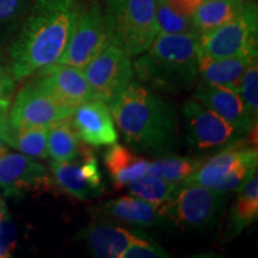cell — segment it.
<instances>
[{"label": "cell", "instance_id": "5", "mask_svg": "<svg viewBox=\"0 0 258 258\" xmlns=\"http://www.w3.org/2000/svg\"><path fill=\"white\" fill-rule=\"evenodd\" d=\"M230 194L199 184H179L163 205L167 226L205 231L218 225Z\"/></svg>", "mask_w": 258, "mask_h": 258}, {"label": "cell", "instance_id": "4", "mask_svg": "<svg viewBox=\"0 0 258 258\" xmlns=\"http://www.w3.org/2000/svg\"><path fill=\"white\" fill-rule=\"evenodd\" d=\"M157 0H106L105 22L110 43L129 57L150 48L158 34Z\"/></svg>", "mask_w": 258, "mask_h": 258}, {"label": "cell", "instance_id": "34", "mask_svg": "<svg viewBox=\"0 0 258 258\" xmlns=\"http://www.w3.org/2000/svg\"><path fill=\"white\" fill-rule=\"evenodd\" d=\"M8 218H9L8 209H6V207H5L4 200H3L2 196H0V224H2V222Z\"/></svg>", "mask_w": 258, "mask_h": 258}, {"label": "cell", "instance_id": "27", "mask_svg": "<svg viewBox=\"0 0 258 258\" xmlns=\"http://www.w3.org/2000/svg\"><path fill=\"white\" fill-rule=\"evenodd\" d=\"M34 0H0V42L11 40Z\"/></svg>", "mask_w": 258, "mask_h": 258}, {"label": "cell", "instance_id": "24", "mask_svg": "<svg viewBox=\"0 0 258 258\" xmlns=\"http://www.w3.org/2000/svg\"><path fill=\"white\" fill-rule=\"evenodd\" d=\"M70 118L56 121L48 127V156L61 163L74 159L85 147Z\"/></svg>", "mask_w": 258, "mask_h": 258}, {"label": "cell", "instance_id": "9", "mask_svg": "<svg viewBox=\"0 0 258 258\" xmlns=\"http://www.w3.org/2000/svg\"><path fill=\"white\" fill-rule=\"evenodd\" d=\"M82 71L95 98L105 103L112 101L134 80L131 57L111 43Z\"/></svg>", "mask_w": 258, "mask_h": 258}, {"label": "cell", "instance_id": "29", "mask_svg": "<svg viewBox=\"0 0 258 258\" xmlns=\"http://www.w3.org/2000/svg\"><path fill=\"white\" fill-rule=\"evenodd\" d=\"M239 95L252 120L258 118V64L257 60L247 67L240 84Z\"/></svg>", "mask_w": 258, "mask_h": 258}, {"label": "cell", "instance_id": "2", "mask_svg": "<svg viewBox=\"0 0 258 258\" xmlns=\"http://www.w3.org/2000/svg\"><path fill=\"white\" fill-rule=\"evenodd\" d=\"M112 118L135 152L170 154L177 143L178 116L171 103L144 84L132 82L109 102Z\"/></svg>", "mask_w": 258, "mask_h": 258}, {"label": "cell", "instance_id": "30", "mask_svg": "<svg viewBox=\"0 0 258 258\" xmlns=\"http://www.w3.org/2000/svg\"><path fill=\"white\" fill-rule=\"evenodd\" d=\"M169 257L167 251L145 237L143 233H139L133 240L129 243L127 249L122 253V258H166Z\"/></svg>", "mask_w": 258, "mask_h": 258}, {"label": "cell", "instance_id": "15", "mask_svg": "<svg viewBox=\"0 0 258 258\" xmlns=\"http://www.w3.org/2000/svg\"><path fill=\"white\" fill-rule=\"evenodd\" d=\"M72 116V123L83 143L95 147L117 143L118 134L114 118L105 102L92 99L83 103Z\"/></svg>", "mask_w": 258, "mask_h": 258}, {"label": "cell", "instance_id": "3", "mask_svg": "<svg viewBox=\"0 0 258 258\" xmlns=\"http://www.w3.org/2000/svg\"><path fill=\"white\" fill-rule=\"evenodd\" d=\"M199 44L198 34L158 32L150 48L133 62L134 74L154 89L188 90L199 76Z\"/></svg>", "mask_w": 258, "mask_h": 258}, {"label": "cell", "instance_id": "17", "mask_svg": "<svg viewBox=\"0 0 258 258\" xmlns=\"http://www.w3.org/2000/svg\"><path fill=\"white\" fill-rule=\"evenodd\" d=\"M138 234L117 222L97 215L83 231L89 250L99 258H122V253Z\"/></svg>", "mask_w": 258, "mask_h": 258}, {"label": "cell", "instance_id": "26", "mask_svg": "<svg viewBox=\"0 0 258 258\" xmlns=\"http://www.w3.org/2000/svg\"><path fill=\"white\" fill-rule=\"evenodd\" d=\"M125 186L131 195L153 205H164L173 195L178 184L152 175H145L132 180Z\"/></svg>", "mask_w": 258, "mask_h": 258}, {"label": "cell", "instance_id": "19", "mask_svg": "<svg viewBox=\"0 0 258 258\" xmlns=\"http://www.w3.org/2000/svg\"><path fill=\"white\" fill-rule=\"evenodd\" d=\"M257 60L256 55H240L225 57V59H212L200 53L199 74L206 83L215 84L231 89L232 91H240V84L247 67Z\"/></svg>", "mask_w": 258, "mask_h": 258}, {"label": "cell", "instance_id": "18", "mask_svg": "<svg viewBox=\"0 0 258 258\" xmlns=\"http://www.w3.org/2000/svg\"><path fill=\"white\" fill-rule=\"evenodd\" d=\"M251 148L253 146H247L243 140L239 144L219 151L211 159L203 161L202 165L182 184H199L218 189L237 164L250 152Z\"/></svg>", "mask_w": 258, "mask_h": 258}, {"label": "cell", "instance_id": "16", "mask_svg": "<svg viewBox=\"0 0 258 258\" xmlns=\"http://www.w3.org/2000/svg\"><path fill=\"white\" fill-rule=\"evenodd\" d=\"M95 215L135 227L167 226L163 205H153L137 196H123L103 202L96 208Z\"/></svg>", "mask_w": 258, "mask_h": 258}, {"label": "cell", "instance_id": "35", "mask_svg": "<svg viewBox=\"0 0 258 258\" xmlns=\"http://www.w3.org/2000/svg\"><path fill=\"white\" fill-rule=\"evenodd\" d=\"M6 144L4 143V141H3V139H2V137H0V154H3L4 152H6Z\"/></svg>", "mask_w": 258, "mask_h": 258}, {"label": "cell", "instance_id": "25", "mask_svg": "<svg viewBox=\"0 0 258 258\" xmlns=\"http://www.w3.org/2000/svg\"><path fill=\"white\" fill-rule=\"evenodd\" d=\"M205 159L165 154L160 159L148 163L147 175H152L175 184H182L202 165Z\"/></svg>", "mask_w": 258, "mask_h": 258}, {"label": "cell", "instance_id": "11", "mask_svg": "<svg viewBox=\"0 0 258 258\" xmlns=\"http://www.w3.org/2000/svg\"><path fill=\"white\" fill-rule=\"evenodd\" d=\"M50 169L55 184L74 199L86 201L104 192L98 160L88 147L70 161H51Z\"/></svg>", "mask_w": 258, "mask_h": 258}, {"label": "cell", "instance_id": "28", "mask_svg": "<svg viewBox=\"0 0 258 258\" xmlns=\"http://www.w3.org/2000/svg\"><path fill=\"white\" fill-rule=\"evenodd\" d=\"M156 22L158 32L164 34H196L192 18L185 17L169 8L164 0L156 3Z\"/></svg>", "mask_w": 258, "mask_h": 258}, {"label": "cell", "instance_id": "21", "mask_svg": "<svg viewBox=\"0 0 258 258\" xmlns=\"http://www.w3.org/2000/svg\"><path fill=\"white\" fill-rule=\"evenodd\" d=\"M148 163L131 148L112 144L104 153V165L117 189L124 188L132 180L147 175Z\"/></svg>", "mask_w": 258, "mask_h": 258}, {"label": "cell", "instance_id": "20", "mask_svg": "<svg viewBox=\"0 0 258 258\" xmlns=\"http://www.w3.org/2000/svg\"><path fill=\"white\" fill-rule=\"evenodd\" d=\"M9 108L0 109V137L3 141L25 156L46 159L48 127H16L8 118Z\"/></svg>", "mask_w": 258, "mask_h": 258}, {"label": "cell", "instance_id": "12", "mask_svg": "<svg viewBox=\"0 0 258 258\" xmlns=\"http://www.w3.org/2000/svg\"><path fill=\"white\" fill-rule=\"evenodd\" d=\"M54 179L46 167L23 153L0 154V190L8 198L51 191Z\"/></svg>", "mask_w": 258, "mask_h": 258}, {"label": "cell", "instance_id": "14", "mask_svg": "<svg viewBox=\"0 0 258 258\" xmlns=\"http://www.w3.org/2000/svg\"><path fill=\"white\" fill-rule=\"evenodd\" d=\"M192 99L230 122L245 135L256 127L257 122L250 116L243 98L239 93L232 91L231 89L202 80L196 86Z\"/></svg>", "mask_w": 258, "mask_h": 258}, {"label": "cell", "instance_id": "33", "mask_svg": "<svg viewBox=\"0 0 258 258\" xmlns=\"http://www.w3.org/2000/svg\"><path fill=\"white\" fill-rule=\"evenodd\" d=\"M177 14L192 18L194 12L203 0H164Z\"/></svg>", "mask_w": 258, "mask_h": 258}, {"label": "cell", "instance_id": "7", "mask_svg": "<svg viewBox=\"0 0 258 258\" xmlns=\"http://www.w3.org/2000/svg\"><path fill=\"white\" fill-rule=\"evenodd\" d=\"M182 111L185 121V140L190 150L199 153L219 152L241 143L246 137L233 124L195 99L186 101Z\"/></svg>", "mask_w": 258, "mask_h": 258}, {"label": "cell", "instance_id": "31", "mask_svg": "<svg viewBox=\"0 0 258 258\" xmlns=\"http://www.w3.org/2000/svg\"><path fill=\"white\" fill-rule=\"evenodd\" d=\"M16 82L17 80L15 79L10 67L0 66V109L6 108L11 104Z\"/></svg>", "mask_w": 258, "mask_h": 258}, {"label": "cell", "instance_id": "8", "mask_svg": "<svg viewBox=\"0 0 258 258\" xmlns=\"http://www.w3.org/2000/svg\"><path fill=\"white\" fill-rule=\"evenodd\" d=\"M110 44L104 12L98 4L80 9L76 27L59 63L83 69Z\"/></svg>", "mask_w": 258, "mask_h": 258}, {"label": "cell", "instance_id": "10", "mask_svg": "<svg viewBox=\"0 0 258 258\" xmlns=\"http://www.w3.org/2000/svg\"><path fill=\"white\" fill-rule=\"evenodd\" d=\"M74 110L34 82H29L10 104L8 118L16 127H49L54 122L72 117Z\"/></svg>", "mask_w": 258, "mask_h": 258}, {"label": "cell", "instance_id": "22", "mask_svg": "<svg viewBox=\"0 0 258 258\" xmlns=\"http://www.w3.org/2000/svg\"><path fill=\"white\" fill-rule=\"evenodd\" d=\"M245 0H203L192 15V24L200 37L227 23L243 11Z\"/></svg>", "mask_w": 258, "mask_h": 258}, {"label": "cell", "instance_id": "6", "mask_svg": "<svg viewBox=\"0 0 258 258\" xmlns=\"http://www.w3.org/2000/svg\"><path fill=\"white\" fill-rule=\"evenodd\" d=\"M200 53L212 59L256 55L258 47V11L246 3L243 11L227 23L200 37Z\"/></svg>", "mask_w": 258, "mask_h": 258}, {"label": "cell", "instance_id": "32", "mask_svg": "<svg viewBox=\"0 0 258 258\" xmlns=\"http://www.w3.org/2000/svg\"><path fill=\"white\" fill-rule=\"evenodd\" d=\"M15 227L8 219L0 224V257H10L15 246Z\"/></svg>", "mask_w": 258, "mask_h": 258}, {"label": "cell", "instance_id": "13", "mask_svg": "<svg viewBox=\"0 0 258 258\" xmlns=\"http://www.w3.org/2000/svg\"><path fill=\"white\" fill-rule=\"evenodd\" d=\"M35 73L37 76L32 82L71 108L77 109L83 103L96 99L82 69L54 62Z\"/></svg>", "mask_w": 258, "mask_h": 258}, {"label": "cell", "instance_id": "1", "mask_svg": "<svg viewBox=\"0 0 258 258\" xmlns=\"http://www.w3.org/2000/svg\"><path fill=\"white\" fill-rule=\"evenodd\" d=\"M79 5L74 0H34L10 40V70L16 80L57 62L76 27Z\"/></svg>", "mask_w": 258, "mask_h": 258}, {"label": "cell", "instance_id": "23", "mask_svg": "<svg viewBox=\"0 0 258 258\" xmlns=\"http://www.w3.org/2000/svg\"><path fill=\"white\" fill-rule=\"evenodd\" d=\"M258 218V177L257 172L243 185L231 209L228 218L227 239L239 235Z\"/></svg>", "mask_w": 258, "mask_h": 258}]
</instances>
